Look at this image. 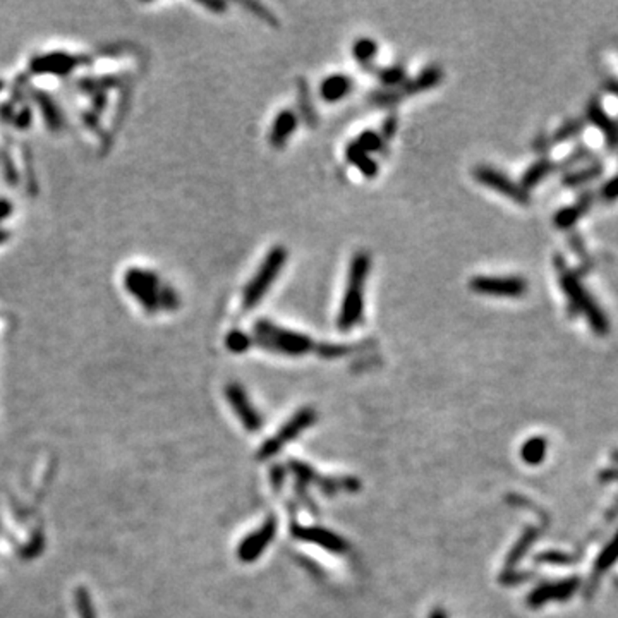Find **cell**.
I'll return each mask as SVG.
<instances>
[{
	"label": "cell",
	"instance_id": "40",
	"mask_svg": "<svg viewBox=\"0 0 618 618\" xmlns=\"http://www.w3.org/2000/svg\"><path fill=\"white\" fill-rule=\"evenodd\" d=\"M7 239V232L6 230H0V242H4Z\"/></svg>",
	"mask_w": 618,
	"mask_h": 618
},
{
	"label": "cell",
	"instance_id": "42",
	"mask_svg": "<svg viewBox=\"0 0 618 618\" xmlns=\"http://www.w3.org/2000/svg\"><path fill=\"white\" fill-rule=\"evenodd\" d=\"M615 584H617V588H618V579H615Z\"/></svg>",
	"mask_w": 618,
	"mask_h": 618
},
{
	"label": "cell",
	"instance_id": "21",
	"mask_svg": "<svg viewBox=\"0 0 618 618\" xmlns=\"http://www.w3.org/2000/svg\"><path fill=\"white\" fill-rule=\"evenodd\" d=\"M617 560H618V531L617 534L613 536V539L609 541L607 546H605V550L600 553V556H597L595 565L596 574H603V572H607L608 568H612L613 565H615Z\"/></svg>",
	"mask_w": 618,
	"mask_h": 618
},
{
	"label": "cell",
	"instance_id": "15",
	"mask_svg": "<svg viewBox=\"0 0 618 618\" xmlns=\"http://www.w3.org/2000/svg\"><path fill=\"white\" fill-rule=\"evenodd\" d=\"M352 89V79L349 76L344 74H333L321 83L320 93L323 96L325 101H339L345 99L349 95V91Z\"/></svg>",
	"mask_w": 618,
	"mask_h": 618
},
{
	"label": "cell",
	"instance_id": "20",
	"mask_svg": "<svg viewBox=\"0 0 618 618\" xmlns=\"http://www.w3.org/2000/svg\"><path fill=\"white\" fill-rule=\"evenodd\" d=\"M442 79V69L438 67H428L421 72L416 79L405 83V91L408 93H420L425 89L433 88L434 84H438V81Z\"/></svg>",
	"mask_w": 618,
	"mask_h": 618
},
{
	"label": "cell",
	"instance_id": "37",
	"mask_svg": "<svg viewBox=\"0 0 618 618\" xmlns=\"http://www.w3.org/2000/svg\"><path fill=\"white\" fill-rule=\"evenodd\" d=\"M11 203L9 201H6V199H0V220H2V218H6L7 215L11 213Z\"/></svg>",
	"mask_w": 618,
	"mask_h": 618
},
{
	"label": "cell",
	"instance_id": "33",
	"mask_svg": "<svg viewBox=\"0 0 618 618\" xmlns=\"http://www.w3.org/2000/svg\"><path fill=\"white\" fill-rule=\"evenodd\" d=\"M601 194H603L605 199H609V201L618 198V176L613 177L612 181H608L607 184L603 186V193Z\"/></svg>",
	"mask_w": 618,
	"mask_h": 618
},
{
	"label": "cell",
	"instance_id": "26",
	"mask_svg": "<svg viewBox=\"0 0 618 618\" xmlns=\"http://www.w3.org/2000/svg\"><path fill=\"white\" fill-rule=\"evenodd\" d=\"M76 608L79 618H96L91 597H89L88 591L84 588H79L76 591Z\"/></svg>",
	"mask_w": 618,
	"mask_h": 618
},
{
	"label": "cell",
	"instance_id": "35",
	"mask_svg": "<svg viewBox=\"0 0 618 618\" xmlns=\"http://www.w3.org/2000/svg\"><path fill=\"white\" fill-rule=\"evenodd\" d=\"M383 131H385V136H386V137H388V136H392V134L397 131V120H395V119H393V117H390V119L385 122V125H383Z\"/></svg>",
	"mask_w": 618,
	"mask_h": 618
},
{
	"label": "cell",
	"instance_id": "18",
	"mask_svg": "<svg viewBox=\"0 0 618 618\" xmlns=\"http://www.w3.org/2000/svg\"><path fill=\"white\" fill-rule=\"evenodd\" d=\"M546 449L548 443L543 437H532L520 449V457L529 466H538L546 457Z\"/></svg>",
	"mask_w": 618,
	"mask_h": 618
},
{
	"label": "cell",
	"instance_id": "4",
	"mask_svg": "<svg viewBox=\"0 0 618 618\" xmlns=\"http://www.w3.org/2000/svg\"><path fill=\"white\" fill-rule=\"evenodd\" d=\"M560 282H562L563 292L567 294V298L571 300V306L574 308V311L583 313L585 318H588L589 325L592 327V330H595L597 335H607L609 330V323L607 316H605V313L601 311L600 306L595 303V299L588 294V291H585L583 283H580V280L572 274H563L562 279H560Z\"/></svg>",
	"mask_w": 618,
	"mask_h": 618
},
{
	"label": "cell",
	"instance_id": "16",
	"mask_svg": "<svg viewBox=\"0 0 618 618\" xmlns=\"http://www.w3.org/2000/svg\"><path fill=\"white\" fill-rule=\"evenodd\" d=\"M345 157H347V160L351 162L354 167H357V169L361 170V174H363L364 177L371 179L378 174L376 162L373 160L371 154L366 153L363 148H359L356 141H352V143L347 146V150H345Z\"/></svg>",
	"mask_w": 618,
	"mask_h": 618
},
{
	"label": "cell",
	"instance_id": "2",
	"mask_svg": "<svg viewBox=\"0 0 618 618\" xmlns=\"http://www.w3.org/2000/svg\"><path fill=\"white\" fill-rule=\"evenodd\" d=\"M254 342L268 351L300 356L315 347V342L303 333L287 330L268 320H259L254 323Z\"/></svg>",
	"mask_w": 618,
	"mask_h": 618
},
{
	"label": "cell",
	"instance_id": "13",
	"mask_svg": "<svg viewBox=\"0 0 618 618\" xmlns=\"http://www.w3.org/2000/svg\"><path fill=\"white\" fill-rule=\"evenodd\" d=\"M588 117L589 120H591L592 124L605 134L609 148H615V146H618V122L615 119H612V117L603 111L600 101L595 100L589 103Z\"/></svg>",
	"mask_w": 618,
	"mask_h": 618
},
{
	"label": "cell",
	"instance_id": "22",
	"mask_svg": "<svg viewBox=\"0 0 618 618\" xmlns=\"http://www.w3.org/2000/svg\"><path fill=\"white\" fill-rule=\"evenodd\" d=\"M376 50L378 47L375 40L371 38H359L352 47L354 59H356L359 64H363V66H369V64L373 62V59H375L376 55Z\"/></svg>",
	"mask_w": 618,
	"mask_h": 618
},
{
	"label": "cell",
	"instance_id": "39",
	"mask_svg": "<svg viewBox=\"0 0 618 618\" xmlns=\"http://www.w3.org/2000/svg\"><path fill=\"white\" fill-rule=\"evenodd\" d=\"M608 88L612 89V91L615 93V95L618 96V81H609V83H608Z\"/></svg>",
	"mask_w": 618,
	"mask_h": 618
},
{
	"label": "cell",
	"instance_id": "14",
	"mask_svg": "<svg viewBox=\"0 0 618 618\" xmlns=\"http://www.w3.org/2000/svg\"><path fill=\"white\" fill-rule=\"evenodd\" d=\"M298 128V116L292 111H283L275 117L274 125L270 131V145L274 148H282L287 143L288 137Z\"/></svg>",
	"mask_w": 618,
	"mask_h": 618
},
{
	"label": "cell",
	"instance_id": "1",
	"mask_svg": "<svg viewBox=\"0 0 618 618\" xmlns=\"http://www.w3.org/2000/svg\"><path fill=\"white\" fill-rule=\"evenodd\" d=\"M369 268H371V258L366 251H359L354 254L351 266H349L347 287L342 299V306L339 311L337 325L342 332L352 330L356 325L363 321L364 315V286L368 279Z\"/></svg>",
	"mask_w": 618,
	"mask_h": 618
},
{
	"label": "cell",
	"instance_id": "31",
	"mask_svg": "<svg viewBox=\"0 0 618 618\" xmlns=\"http://www.w3.org/2000/svg\"><path fill=\"white\" fill-rule=\"evenodd\" d=\"M158 303H160V308L176 309L179 306V298L170 287H162L160 294H158Z\"/></svg>",
	"mask_w": 618,
	"mask_h": 618
},
{
	"label": "cell",
	"instance_id": "24",
	"mask_svg": "<svg viewBox=\"0 0 618 618\" xmlns=\"http://www.w3.org/2000/svg\"><path fill=\"white\" fill-rule=\"evenodd\" d=\"M536 536H538V531L529 529V531H526V534H524L522 538L517 541V544H515L514 550H512V553L508 555V558H507V571H510V568L514 567V565L517 563L524 555H526L527 548L531 546V543L536 539Z\"/></svg>",
	"mask_w": 618,
	"mask_h": 618
},
{
	"label": "cell",
	"instance_id": "7",
	"mask_svg": "<svg viewBox=\"0 0 618 618\" xmlns=\"http://www.w3.org/2000/svg\"><path fill=\"white\" fill-rule=\"evenodd\" d=\"M125 287L131 294L141 303L146 311L154 313L160 308L158 303V294H160V282H158V276L154 274H150L146 270H133L128 271L125 275Z\"/></svg>",
	"mask_w": 618,
	"mask_h": 618
},
{
	"label": "cell",
	"instance_id": "25",
	"mask_svg": "<svg viewBox=\"0 0 618 618\" xmlns=\"http://www.w3.org/2000/svg\"><path fill=\"white\" fill-rule=\"evenodd\" d=\"M251 342H253V339H251L247 333H244L241 330H232L225 339L227 349H229L230 352H235V354H241L244 351H247V349L251 347Z\"/></svg>",
	"mask_w": 618,
	"mask_h": 618
},
{
	"label": "cell",
	"instance_id": "28",
	"mask_svg": "<svg viewBox=\"0 0 618 618\" xmlns=\"http://www.w3.org/2000/svg\"><path fill=\"white\" fill-rule=\"evenodd\" d=\"M356 143H357V146H359V148H363L366 153L380 152V150L383 148V140H381V137L373 131H364L363 134H359V137L356 140Z\"/></svg>",
	"mask_w": 618,
	"mask_h": 618
},
{
	"label": "cell",
	"instance_id": "9",
	"mask_svg": "<svg viewBox=\"0 0 618 618\" xmlns=\"http://www.w3.org/2000/svg\"><path fill=\"white\" fill-rule=\"evenodd\" d=\"M579 583V577H571V579L560 580V583L539 585L527 597V605L531 608H541L548 601H567L568 597L574 596Z\"/></svg>",
	"mask_w": 618,
	"mask_h": 618
},
{
	"label": "cell",
	"instance_id": "17",
	"mask_svg": "<svg viewBox=\"0 0 618 618\" xmlns=\"http://www.w3.org/2000/svg\"><path fill=\"white\" fill-rule=\"evenodd\" d=\"M589 206H591V199H589V196H584L579 203H575V205L560 210L558 213L555 215V225L558 227V229H571L572 225H575L577 220L583 217L585 211H588Z\"/></svg>",
	"mask_w": 618,
	"mask_h": 618
},
{
	"label": "cell",
	"instance_id": "11",
	"mask_svg": "<svg viewBox=\"0 0 618 618\" xmlns=\"http://www.w3.org/2000/svg\"><path fill=\"white\" fill-rule=\"evenodd\" d=\"M275 532H276V520L274 517H270L258 531H254L253 534L247 536V538L242 541L241 546H239V558L246 563L254 562V560L266 550V546L271 543V539L275 538Z\"/></svg>",
	"mask_w": 618,
	"mask_h": 618
},
{
	"label": "cell",
	"instance_id": "38",
	"mask_svg": "<svg viewBox=\"0 0 618 618\" xmlns=\"http://www.w3.org/2000/svg\"><path fill=\"white\" fill-rule=\"evenodd\" d=\"M429 618H446V615L443 609H434V612L429 615Z\"/></svg>",
	"mask_w": 618,
	"mask_h": 618
},
{
	"label": "cell",
	"instance_id": "41",
	"mask_svg": "<svg viewBox=\"0 0 618 618\" xmlns=\"http://www.w3.org/2000/svg\"><path fill=\"white\" fill-rule=\"evenodd\" d=\"M613 476H615V478H618V471H615V473H613Z\"/></svg>",
	"mask_w": 618,
	"mask_h": 618
},
{
	"label": "cell",
	"instance_id": "29",
	"mask_svg": "<svg viewBox=\"0 0 618 618\" xmlns=\"http://www.w3.org/2000/svg\"><path fill=\"white\" fill-rule=\"evenodd\" d=\"M380 81L388 86H395V84H405V71L400 66H393L388 69H381Z\"/></svg>",
	"mask_w": 618,
	"mask_h": 618
},
{
	"label": "cell",
	"instance_id": "34",
	"mask_svg": "<svg viewBox=\"0 0 618 618\" xmlns=\"http://www.w3.org/2000/svg\"><path fill=\"white\" fill-rule=\"evenodd\" d=\"M271 479H274V486L280 488L283 481V469L280 466H275V469L271 471Z\"/></svg>",
	"mask_w": 618,
	"mask_h": 618
},
{
	"label": "cell",
	"instance_id": "32",
	"mask_svg": "<svg viewBox=\"0 0 618 618\" xmlns=\"http://www.w3.org/2000/svg\"><path fill=\"white\" fill-rule=\"evenodd\" d=\"M349 351V347H344V345H335V344H325L320 345L318 352L321 354V357H325V359H335V357H340L342 354H345Z\"/></svg>",
	"mask_w": 618,
	"mask_h": 618
},
{
	"label": "cell",
	"instance_id": "12",
	"mask_svg": "<svg viewBox=\"0 0 618 618\" xmlns=\"http://www.w3.org/2000/svg\"><path fill=\"white\" fill-rule=\"evenodd\" d=\"M292 536L296 539L309 541V543H316L320 546H323L325 550L332 553H345L349 550L347 541L337 536L335 532L323 529V527H300V526H292Z\"/></svg>",
	"mask_w": 618,
	"mask_h": 618
},
{
	"label": "cell",
	"instance_id": "36",
	"mask_svg": "<svg viewBox=\"0 0 618 618\" xmlns=\"http://www.w3.org/2000/svg\"><path fill=\"white\" fill-rule=\"evenodd\" d=\"M201 4L205 7H210V9L217 11V12L225 11V7H227V4L225 2H220V0H218V2H211V0H206V2H201Z\"/></svg>",
	"mask_w": 618,
	"mask_h": 618
},
{
	"label": "cell",
	"instance_id": "8",
	"mask_svg": "<svg viewBox=\"0 0 618 618\" xmlns=\"http://www.w3.org/2000/svg\"><path fill=\"white\" fill-rule=\"evenodd\" d=\"M474 179L479 184L486 186V188L498 191L503 196L510 198L512 201L519 203V205H527L529 203V193L520 184H515L510 177L500 170L488 165H479L474 169Z\"/></svg>",
	"mask_w": 618,
	"mask_h": 618
},
{
	"label": "cell",
	"instance_id": "10",
	"mask_svg": "<svg viewBox=\"0 0 618 618\" xmlns=\"http://www.w3.org/2000/svg\"><path fill=\"white\" fill-rule=\"evenodd\" d=\"M225 395L232 409L235 410L237 417L241 420L244 428L247 431H258L262 428V417L256 412V409L251 405L249 398H247L246 392L242 390V386L239 383H229L225 388Z\"/></svg>",
	"mask_w": 618,
	"mask_h": 618
},
{
	"label": "cell",
	"instance_id": "5",
	"mask_svg": "<svg viewBox=\"0 0 618 618\" xmlns=\"http://www.w3.org/2000/svg\"><path fill=\"white\" fill-rule=\"evenodd\" d=\"M315 421H316V412L313 409L306 408V409L298 410V412H296V416L292 417V420L288 422H286V425H283V428L280 429L279 433L275 434V437H271L270 440H266L265 445L259 449V452H258L259 461H266V459L274 457V455L279 452V450L282 449L286 443L294 440L298 434L303 433L304 429H308Z\"/></svg>",
	"mask_w": 618,
	"mask_h": 618
},
{
	"label": "cell",
	"instance_id": "6",
	"mask_svg": "<svg viewBox=\"0 0 618 618\" xmlns=\"http://www.w3.org/2000/svg\"><path fill=\"white\" fill-rule=\"evenodd\" d=\"M471 291L491 298H520L527 292V282L520 276H474Z\"/></svg>",
	"mask_w": 618,
	"mask_h": 618
},
{
	"label": "cell",
	"instance_id": "19",
	"mask_svg": "<svg viewBox=\"0 0 618 618\" xmlns=\"http://www.w3.org/2000/svg\"><path fill=\"white\" fill-rule=\"evenodd\" d=\"M553 169H555V167H553V164H551L550 160H539V162H536V164H532L529 169H527L526 172H524L522 181H520V186H522V188L526 189L527 193H529L531 188L538 186L539 182L548 176V174L553 172Z\"/></svg>",
	"mask_w": 618,
	"mask_h": 618
},
{
	"label": "cell",
	"instance_id": "27",
	"mask_svg": "<svg viewBox=\"0 0 618 618\" xmlns=\"http://www.w3.org/2000/svg\"><path fill=\"white\" fill-rule=\"evenodd\" d=\"M536 562L543 565H572L574 563V556L567 555L563 551H543L536 556Z\"/></svg>",
	"mask_w": 618,
	"mask_h": 618
},
{
	"label": "cell",
	"instance_id": "30",
	"mask_svg": "<svg viewBox=\"0 0 618 618\" xmlns=\"http://www.w3.org/2000/svg\"><path fill=\"white\" fill-rule=\"evenodd\" d=\"M583 128H584V124H583V122H579V120H574V122H568V124H563L562 128H560L558 131H556L555 137H553V143H562V141L571 140V137H574L577 133L583 131Z\"/></svg>",
	"mask_w": 618,
	"mask_h": 618
},
{
	"label": "cell",
	"instance_id": "23",
	"mask_svg": "<svg viewBox=\"0 0 618 618\" xmlns=\"http://www.w3.org/2000/svg\"><path fill=\"white\" fill-rule=\"evenodd\" d=\"M601 172H603V167H601V164H595L588 167V169L577 170V172L567 176L563 179V184L567 186V188H577V186H583L585 182L592 181V179L601 176Z\"/></svg>",
	"mask_w": 618,
	"mask_h": 618
},
{
	"label": "cell",
	"instance_id": "3",
	"mask_svg": "<svg viewBox=\"0 0 618 618\" xmlns=\"http://www.w3.org/2000/svg\"><path fill=\"white\" fill-rule=\"evenodd\" d=\"M287 262V249L283 246H275L263 259L262 266L258 268L251 282L244 288L242 294V308L253 309L259 304V300L266 296L270 291L271 283L275 282L276 276L282 271L283 265Z\"/></svg>",
	"mask_w": 618,
	"mask_h": 618
}]
</instances>
